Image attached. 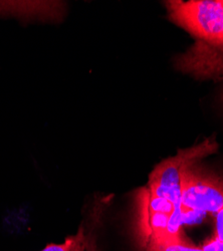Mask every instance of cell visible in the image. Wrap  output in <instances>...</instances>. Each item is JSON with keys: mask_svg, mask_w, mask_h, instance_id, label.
<instances>
[{"mask_svg": "<svg viewBox=\"0 0 223 251\" xmlns=\"http://www.w3.org/2000/svg\"><path fill=\"white\" fill-rule=\"evenodd\" d=\"M178 68L199 77L223 75V48L198 41L178 58Z\"/></svg>", "mask_w": 223, "mask_h": 251, "instance_id": "277c9868", "label": "cell"}, {"mask_svg": "<svg viewBox=\"0 0 223 251\" xmlns=\"http://www.w3.org/2000/svg\"><path fill=\"white\" fill-rule=\"evenodd\" d=\"M216 149L217 144L214 141L206 140L192 148L179 151L177 156L168 158L155 167L147 189L155 196L167 199L180 208L181 187L185 172Z\"/></svg>", "mask_w": 223, "mask_h": 251, "instance_id": "7a4b0ae2", "label": "cell"}, {"mask_svg": "<svg viewBox=\"0 0 223 251\" xmlns=\"http://www.w3.org/2000/svg\"><path fill=\"white\" fill-rule=\"evenodd\" d=\"M182 212L216 214L223 208V183L199 171L195 165L185 172L181 187Z\"/></svg>", "mask_w": 223, "mask_h": 251, "instance_id": "3957f363", "label": "cell"}, {"mask_svg": "<svg viewBox=\"0 0 223 251\" xmlns=\"http://www.w3.org/2000/svg\"><path fill=\"white\" fill-rule=\"evenodd\" d=\"M147 251H203L202 248L187 245L181 239L156 241L145 244Z\"/></svg>", "mask_w": 223, "mask_h": 251, "instance_id": "8992f818", "label": "cell"}, {"mask_svg": "<svg viewBox=\"0 0 223 251\" xmlns=\"http://www.w3.org/2000/svg\"><path fill=\"white\" fill-rule=\"evenodd\" d=\"M169 16L178 25L211 46L223 48V5L221 0L167 2Z\"/></svg>", "mask_w": 223, "mask_h": 251, "instance_id": "6da1fadb", "label": "cell"}, {"mask_svg": "<svg viewBox=\"0 0 223 251\" xmlns=\"http://www.w3.org/2000/svg\"><path fill=\"white\" fill-rule=\"evenodd\" d=\"M221 2H222V5H223V0H221Z\"/></svg>", "mask_w": 223, "mask_h": 251, "instance_id": "30bf717a", "label": "cell"}, {"mask_svg": "<svg viewBox=\"0 0 223 251\" xmlns=\"http://www.w3.org/2000/svg\"><path fill=\"white\" fill-rule=\"evenodd\" d=\"M87 236L84 228L80 227L76 234L70 236L64 243L48 245L42 251H86Z\"/></svg>", "mask_w": 223, "mask_h": 251, "instance_id": "5b68a950", "label": "cell"}, {"mask_svg": "<svg viewBox=\"0 0 223 251\" xmlns=\"http://www.w3.org/2000/svg\"><path fill=\"white\" fill-rule=\"evenodd\" d=\"M216 237L219 241L223 242V208L216 213Z\"/></svg>", "mask_w": 223, "mask_h": 251, "instance_id": "52a82bcc", "label": "cell"}, {"mask_svg": "<svg viewBox=\"0 0 223 251\" xmlns=\"http://www.w3.org/2000/svg\"><path fill=\"white\" fill-rule=\"evenodd\" d=\"M203 251H223V242L217 238H213L202 246Z\"/></svg>", "mask_w": 223, "mask_h": 251, "instance_id": "ba28073f", "label": "cell"}, {"mask_svg": "<svg viewBox=\"0 0 223 251\" xmlns=\"http://www.w3.org/2000/svg\"><path fill=\"white\" fill-rule=\"evenodd\" d=\"M86 251H99L97 244H96V238L94 235L87 236V244H86Z\"/></svg>", "mask_w": 223, "mask_h": 251, "instance_id": "9c48e42d", "label": "cell"}]
</instances>
